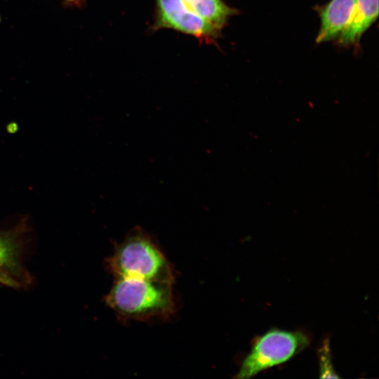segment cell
I'll return each mask as SVG.
<instances>
[{
  "instance_id": "obj_2",
  "label": "cell",
  "mask_w": 379,
  "mask_h": 379,
  "mask_svg": "<svg viewBox=\"0 0 379 379\" xmlns=\"http://www.w3.org/2000/svg\"><path fill=\"white\" fill-rule=\"evenodd\" d=\"M115 278H138L173 283L171 265L146 232L135 228L118 244L106 261Z\"/></svg>"
},
{
  "instance_id": "obj_1",
  "label": "cell",
  "mask_w": 379,
  "mask_h": 379,
  "mask_svg": "<svg viewBox=\"0 0 379 379\" xmlns=\"http://www.w3.org/2000/svg\"><path fill=\"white\" fill-rule=\"evenodd\" d=\"M173 284L138 278H115L106 304L120 319L151 321L171 317L175 310Z\"/></svg>"
},
{
  "instance_id": "obj_5",
  "label": "cell",
  "mask_w": 379,
  "mask_h": 379,
  "mask_svg": "<svg viewBox=\"0 0 379 379\" xmlns=\"http://www.w3.org/2000/svg\"><path fill=\"white\" fill-rule=\"evenodd\" d=\"M25 222L15 227L0 230V272L4 273L21 284L29 281V277L21 264V251Z\"/></svg>"
},
{
  "instance_id": "obj_6",
  "label": "cell",
  "mask_w": 379,
  "mask_h": 379,
  "mask_svg": "<svg viewBox=\"0 0 379 379\" xmlns=\"http://www.w3.org/2000/svg\"><path fill=\"white\" fill-rule=\"evenodd\" d=\"M357 0H331L319 12L321 27L316 42L338 39L353 17Z\"/></svg>"
},
{
  "instance_id": "obj_7",
  "label": "cell",
  "mask_w": 379,
  "mask_h": 379,
  "mask_svg": "<svg viewBox=\"0 0 379 379\" xmlns=\"http://www.w3.org/2000/svg\"><path fill=\"white\" fill-rule=\"evenodd\" d=\"M378 15V0H357L352 20L338 38L340 44L359 43L362 34L375 21Z\"/></svg>"
},
{
  "instance_id": "obj_4",
  "label": "cell",
  "mask_w": 379,
  "mask_h": 379,
  "mask_svg": "<svg viewBox=\"0 0 379 379\" xmlns=\"http://www.w3.org/2000/svg\"><path fill=\"white\" fill-rule=\"evenodd\" d=\"M158 28H171L200 39H212L220 30L197 14L184 0H157Z\"/></svg>"
},
{
  "instance_id": "obj_3",
  "label": "cell",
  "mask_w": 379,
  "mask_h": 379,
  "mask_svg": "<svg viewBox=\"0 0 379 379\" xmlns=\"http://www.w3.org/2000/svg\"><path fill=\"white\" fill-rule=\"evenodd\" d=\"M308 344V337L302 332L271 329L256 339L235 378H249L265 369L283 364Z\"/></svg>"
},
{
  "instance_id": "obj_8",
  "label": "cell",
  "mask_w": 379,
  "mask_h": 379,
  "mask_svg": "<svg viewBox=\"0 0 379 379\" xmlns=\"http://www.w3.org/2000/svg\"><path fill=\"white\" fill-rule=\"evenodd\" d=\"M197 14L220 31L234 10L222 0H184Z\"/></svg>"
},
{
  "instance_id": "obj_10",
  "label": "cell",
  "mask_w": 379,
  "mask_h": 379,
  "mask_svg": "<svg viewBox=\"0 0 379 379\" xmlns=\"http://www.w3.org/2000/svg\"><path fill=\"white\" fill-rule=\"evenodd\" d=\"M0 284L11 287L20 286V284L18 283L15 280L1 272H0Z\"/></svg>"
},
{
  "instance_id": "obj_9",
  "label": "cell",
  "mask_w": 379,
  "mask_h": 379,
  "mask_svg": "<svg viewBox=\"0 0 379 379\" xmlns=\"http://www.w3.org/2000/svg\"><path fill=\"white\" fill-rule=\"evenodd\" d=\"M319 377L321 378H338L339 375L333 366L330 347L328 340H325L319 350Z\"/></svg>"
}]
</instances>
